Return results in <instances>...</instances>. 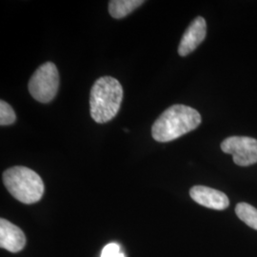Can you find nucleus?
Masks as SVG:
<instances>
[{"label":"nucleus","mask_w":257,"mask_h":257,"mask_svg":"<svg viewBox=\"0 0 257 257\" xmlns=\"http://www.w3.org/2000/svg\"><path fill=\"white\" fill-rule=\"evenodd\" d=\"M224 153L232 156L236 165L247 167L257 162V140L248 137H230L221 143Z\"/></svg>","instance_id":"nucleus-5"},{"label":"nucleus","mask_w":257,"mask_h":257,"mask_svg":"<svg viewBox=\"0 0 257 257\" xmlns=\"http://www.w3.org/2000/svg\"><path fill=\"white\" fill-rule=\"evenodd\" d=\"M123 88L119 81L110 76L98 78L90 93V112L92 119L103 124L112 119L119 111Z\"/></svg>","instance_id":"nucleus-2"},{"label":"nucleus","mask_w":257,"mask_h":257,"mask_svg":"<svg viewBox=\"0 0 257 257\" xmlns=\"http://www.w3.org/2000/svg\"><path fill=\"white\" fill-rule=\"evenodd\" d=\"M142 4L143 0H112L109 3V13L113 19H123Z\"/></svg>","instance_id":"nucleus-9"},{"label":"nucleus","mask_w":257,"mask_h":257,"mask_svg":"<svg viewBox=\"0 0 257 257\" xmlns=\"http://www.w3.org/2000/svg\"><path fill=\"white\" fill-rule=\"evenodd\" d=\"M101 257H125L120 251V247L116 243L108 244L102 250Z\"/></svg>","instance_id":"nucleus-12"},{"label":"nucleus","mask_w":257,"mask_h":257,"mask_svg":"<svg viewBox=\"0 0 257 257\" xmlns=\"http://www.w3.org/2000/svg\"><path fill=\"white\" fill-rule=\"evenodd\" d=\"M235 213L239 219L248 227L257 230V209L248 203H239L235 207Z\"/></svg>","instance_id":"nucleus-10"},{"label":"nucleus","mask_w":257,"mask_h":257,"mask_svg":"<svg viewBox=\"0 0 257 257\" xmlns=\"http://www.w3.org/2000/svg\"><path fill=\"white\" fill-rule=\"evenodd\" d=\"M207 34L206 20L198 17L193 20L190 26L184 33L180 44L178 47V54L186 56L193 53V51L202 43Z\"/></svg>","instance_id":"nucleus-7"},{"label":"nucleus","mask_w":257,"mask_h":257,"mask_svg":"<svg viewBox=\"0 0 257 257\" xmlns=\"http://www.w3.org/2000/svg\"><path fill=\"white\" fill-rule=\"evenodd\" d=\"M3 183L19 202L34 204L42 198L44 183L37 173L27 167L16 166L3 173Z\"/></svg>","instance_id":"nucleus-3"},{"label":"nucleus","mask_w":257,"mask_h":257,"mask_svg":"<svg viewBox=\"0 0 257 257\" xmlns=\"http://www.w3.org/2000/svg\"><path fill=\"white\" fill-rule=\"evenodd\" d=\"M190 195L194 202L216 211H223L230 205L225 193L206 186H194L190 190Z\"/></svg>","instance_id":"nucleus-6"},{"label":"nucleus","mask_w":257,"mask_h":257,"mask_svg":"<svg viewBox=\"0 0 257 257\" xmlns=\"http://www.w3.org/2000/svg\"><path fill=\"white\" fill-rule=\"evenodd\" d=\"M17 115L15 110L10 106L7 102L0 101V125L8 126L15 123Z\"/></svg>","instance_id":"nucleus-11"},{"label":"nucleus","mask_w":257,"mask_h":257,"mask_svg":"<svg viewBox=\"0 0 257 257\" xmlns=\"http://www.w3.org/2000/svg\"><path fill=\"white\" fill-rule=\"evenodd\" d=\"M26 245V236L21 229L4 218L0 219V247L11 252H19Z\"/></svg>","instance_id":"nucleus-8"},{"label":"nucleus","mask_w":257,"mask_h":257,"mask_svg":"<svg viewBox=\"0 0 257 257\" xmlns=\"http://www.w3.org/2000/svg\"><path fill=\"white\" fill-rule=\"evenodd\" d=\"M59 87V74L54 63L41 65L29 81V92L40 103H49L56 95Z\"/></svg>","instance_id":"nucleus-4"},{"label":"nucleus","mask_w":257,"mask_h":257,"mask_svg":"<svg viewBox=\"0 0 257 257\" xmlns=\"http://www.w3.org/2000/svg\"><path fill=\"white\" fill-rule=\"evenodd\" d=\"M201 121V115L195 109L182 104L174 105L156 120L152 136L157 142H170L195 130Z\"/></svg>","instance_id":"nucleus-1"}]
</instances>
